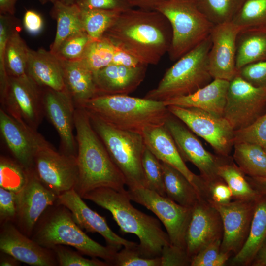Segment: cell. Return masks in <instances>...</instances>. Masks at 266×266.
I'll return each mask as SVG.
<instances>
[{
    "instance_id": "obj_1",
    "label": "cell",
    "mask_w": 266,
    "mask_h": 266,
    "mask_svg": "<svg viewBox=\"0 0 266 266\" xmlns=\"http://www.w3.org/2000/svg\"><path fill=\"white\" fill-rule=\"evenodd\" d=\"M172 36L170 24L162 13L133 8L122 12L103 35L147 66L157 64L168 52Z\"/></svg>"
},
{
    "instance_id": "obj_2",
    "label": "cell",
    "mask_w": 266,
    "mask_h": 266,
    "mask_svg": "<svg viewBox=\"0 0 266 266\" xmlns=\"http://www.w3.org/2000/svg\"><path fill=\"white\" fill-rule=\"evenodd\" d=\"M74 127L77 147L78 179L74 189L81 198L95 189L126 191L124 177L93 129L86 111L75 107Z\"/></svg>"
},
{
    "instance_id": "obj_3",
    "label": "cell",
    "mask_w": 266,
    "mask_h": 266,
    "mask_svg": "<svg viewBox=\"0 0 266 266\" xmlns=\"http://www.w3.org/2000/svg\"><path fill=\"white\" fill-rule=\"evenodd\" d=\"M126 191L101 187L87 193L82 198L108 210L122 232L136 235L139 240L137 248L143 257H160L163 247L170 244L167 233L157 219L133 207Z\"/></svg>"
},
{
    "instance_id": "obj_4",
    "label": "cell",
    "mask_w": 266,
    "mask_h": 266,
    "mask_svg": "<svg viewBox=\"0 0 266 266\" xmlns=\"http://www.w3.org/2000/svg\"><path fill=\"white\" fill-rule=\"evenodd\" d=\"M76 107L114 127L141 134L146 127L164 125L170 114L163 101L128 95L96 96Z\"/></svg>"
},
{
    "instance_id": "obj_5",
    "label": "cell",
    "mask_w": 266,
    "mask_h": 266,
    "mask_svg": "<svg viewBox=\"0 0 266 266\" xmlns=\"http://www.w3.org/2000/svg\"><path fill=\"white\" fill-rule=\"evenodd\" d=\"M30 237L48 249L59 245L73 247L81 254L100 258L110 266L117 252L90 238L75 223L69 210L56 203L43 213Z\"/></svg>"
},
{
    "instance_id": "obj_6",
    "label": "cell",
    "mask_w": 266,
    "mask_h": 266,
    "mask_svg": "<svg viewBox=\"0 0 266 266\" xmlns=\"http://www.w3.org/2000/svg\"><path fill=\"white\" fill-rule=\"evenodd\" d=\"M210 35L189 51L165 72L157 86L144 98L164 101L191 94L209 83L212 78L209 68Z\"/></svg>"
},
{
    "instance_id": "obj_7",
    "label": "cell",
    "mask_w": 266,
    "mask_h": 266,
    "mask_svg": "<svg viewBox=\"0 0 266 266\" xmlns=\"http://www.w3.org/2000/svg\"><path fill=\"white\" fill-rule=\"evenodd\" d=\"M86 112L93 129L123 175L128 189L146 188L142 165L145 144L142 134L119 129Z\"/></svg>"
},
{
    "instance_id": "obj_8",
    "label": "cell",
    "mask_w": 266,
    "mask_h": 266,
    "mask_svg": "<svg viewBox=\"0 0 266 266\" xmlns=\"http://www.w3.org/2000/svg\"><path fill=\"white\" fill-rule=\"evenodd\" d=\"M155 10L170 24L172 36L168 53L173 61L207 38L214 25L200 10L196 0H164Z\"/></svg>"
},
{
    "instance_id": "obj_9",
    "label": "cell",
    "mask_w": 266,
    "mask_h": 266,
    "mask_svg": "<svg viewBox=\"0 0 266 266\" xmlns=\"http://www.w3.org/2000/svg\"><path fill=\"white\" fill-rule=\"evenodd\" d=\"M126 193L131 200L157 216L164 225L171 245L185 249V235L192 208L182 206L146 188L128 189Z\"/></svg>"
},
{
    "instance_id": "obj_10",
    "label": "cell",
    "mask_w": 266,
    "mask_h": 266,
    "mask_svg": "<svg viewBox=\"0 0 266 266\" xmlns=\"http://www.w3.org/2000/svg\"><path fill=\"white\" fill-rule=\"evenodd\" d=\"M0 102L1 107L9 115L37 131L45 115L42 88L29 75L8 77Z\"/></svg>"
},
{
    "instance_id": "obj_11",
    "label": "cell",
    "mask_w": 266,
    "mask_h": 266,
    "mask_svg": "<svg viewBox=\"0 0 266 266\" xmlns=\"http://www.w3.org/2000/svg\"><path fill=\"white\" fill-rule=\"evenodd\" d=\"M169 112L201 137L221 156H229L234 144V130L224 117L195 107L167 106Z\"/></svg>"
},
{
    "instance_id": "obj_12",
    "label": "cell",
    "mask_w": 266,
    "mask_h": 266,
    "mask_svg": "<svg viewBox=\"0 0 266 266\" xmlns=\"http://www.w3.org/2000/svg\"><path fill=\"white\" fill-rule=\"evenodd\" d=\"M266 106V89L255 86L238 73L230 81L223 117L234 131L252 124Z\"/></svg>"
},
{
    "instance_id": "obj_13",
    "label": "cell",
    "mask_w": 266,
    "mask_h": 266,
    "mask_svg": "<svg viewBox=\"0 0 266 266\" xmlns=\"http://www.w3.org/2000/svg\"><path fill=\"white\" fill-rule=\"evenodd\" d=\"M33 169L40 181L58 196L74 188L78 179L76 157L58 152L51 145L37 152Z\"/></svg>"
},
{
    "instance_id": "obj_14",
    "label": "cell",
    "mask_w": 266,
    "mask_h": 266,
    "mask_svg": "<svg viewBox=\"0 0 266 266\" xmlns=\"http://www.w3.org/2000/svg\"><path fill=\"white\" fill-rule=\"evenodd\" d=\"M185 162L195 165L207 184L221 177L218 169L224 156H215L206 150L201 143L177 118L171 113L165 124Z\"/></svg>"
},
{
    "instance_id": "obj_15",
    "label": "cell",
    "mask_w": 266,
    "mask_h": 266,
    "mask_svg": "<svg viewBox=\"0 0 266 266\" xmlns=\"http://www.w3.org/2000/svg\"><path fill=\"white\" fill-rule=\"evenodd\" d=\"M255 201L234 200L227 203L209 201L217 210L222 219V252L233 257L243 247L248 236Z\"/></svg>"
},
{
    "instance_id": "obj_16",
    "label": "cell",
    "mask_w": 266,
    "mask_h": 266,
    "mask_svg": "<svg viewBox=\"0 0 266 266\" xmlns=\"http://www.w3.org/2000/svg\"><path fill=\"white\" fill-rule=\"evenodd\" d=\"M2 138L15 159L27 170L33 169L34 158L43 148L50 145L37 131L0 109Z\"/></svg>"
},
{
    "instance_id": "obj_17",
    "label": "cell",
    "mask_w": 266,
    "mask_h": 266,
    "mask_svg": "<svg viewBox=\"0 0 266 266\" xmlns=\"http://www.w3.org/2000/svg\"><path fill=\"white\" fill-rule=\"evenodd\" d=\"M42 88L45 115L56 130L60 138V152L76 157L77 147L73 134L75 106L66 91Z\"/></svg>"
},
{
    "instance_id": "obj_18",
    "label": "cell",
    "mask_w": 266,
    "mask_h": 266,
    "mask_svg": "<svg viewBox=\"0 0 266 266\" xmlns=\"http://www.w3.org/2000/svg\"><path fill=\"white\" fill-rule=\"evenodd\" d=\"M17 194V211L14 224L31 237L33 228L45 210L54 204L58 195L39 179L33 169L29 170L27 183Z\"/></svg>"
},
{
    "instance_id": "obj_19",
    "label": "cell",
    "mask_w": 266,
    "mask_h": 266,
    "mask_svg": "<svg viewBox=\"0 0 266 266\" xmlns=\"http://www.w3.org/2000/svg\"><path fill=\"white\" fill-rule=\"evenodd\" d=\"M240 29L233 22L214 25L210 36L209 68L214 79L228 81L238 73L236 67V39Z\"/></svg>"
},
{
    "instance_id": "obj_20",
    "label": "cell",
    "mask_w": 266,
    "mask_h": 266,
    "mask_svg": "<svg viewBox=\"0 0 266 266\" xmlns=\"http://www.w3.org/2000/svg\"><path fill=\"white\" fill-rule=\"evenodd\" d=\"M145 146L160 161L171 166L192 183L201 199H208V184L200 175L187 166L176 144L165 125L150 126L142 133Z\"/></svg>"
},
{
    "instance_id": "obj_21",
    "label": "cell",
    "mask_w": 266,
    "mask_h": 266,
    "mask_svg": "<svg viewBox=\"0 0 266 266\" xmlns=\"http://www.w3.org/2000/svg\"><path fill=\"white\" fill-rule=\"evenodd\" d=\"M74 188L58 196L56 203L66 207L71 212L77 225L87 232L97 233L105 239L107 245L116 251L123 247H135L138 244L124 239L108 226L105 218L92 210L82 200Z\"/></svg>"
},
{
    "instance_id": "obj_22",
    "label": "cell",
    "mask_w": 266,
    "mask_h": 266,
    "mask_svg": "<svg viewBox=\"0 0 266 266\" xmlns=\"http://www.w3.org/2000/svg\"><path fill=\"white\" fill-rule=\"evenodd\" d=\"M223 228L220 215L207 200L200 199L192 208L185 235V249L191 259L202 248L222 239Z\"/></svg>"
},
{
    "instance_id": "obj_23",
    "label": "cell",
    "mask_w": 266,
    "mask_h": 266,
    "mask_svg": "<svg viewBox=\"0 0 266 266\" xmlns=\"http://www.w3.org/2000/svg\"><path fill=\"white\" fill-rule=\"evenodd\" d=\"M0 225V251L31 266H58L53 249L39 245L23 233L13 222H7Z\"/></svg>"
},
{
    "instance_id": "obj_24",
    "label": "cell",
    "mask_w": 266,
    "mask_h": 266,
    "mask_svg": "<svg viewBox=\"0 0 266 266\" xmlns=\"http://www.w3.org/2000/svg\"><path fill=\"white\" fill-rule=\"evenodd\" d=\"M147 65L129 67L109 65L93 72L97 96L129 95L144 80Z\"/></svg>"
},
{
    "instance_id": "obj_25",
    "label": "cell",
    "mask_w": 266,
    "mask_h": 266,
    "mask_svg": "<svg viewBox=\"0 0 266 266\" xmlns=\"http://www.w3.org/2000/svg\"><path fill=\"white\" fill-rule=\"evenodd\" d=\"M229 81L214 79L194 93L172 98L163 102L166 106L197 108L223 117Z\"/></svg>"
},
{
    "instance_id": "obj_26",
    "label": "cell",
    "mask_w": 266,
    "mask_h": 266,
    "mask_svg": "<svg viewBox=\"0 0 266 266\" xmlns=\"http://www.w3.org/2000/svg\"><path fill=\"white\" fill-rule=\"evenodd\" d=\"M27 74L41 87L66 90L61 61L50 51L29 49Z\"/></svg>"
},
{
    "instance_id": "obj_27",
    "label": "cell",
    "mask_w": 266,
    "mask_h": 266,
    "mask_svg": "<svg viewBox=\"0 0 266 266\" xmlns=\"http://www.w3.org/2000/svg\"><path fill=\"white\" fill-rule=\"evenodd\" d=\"M60 60L63 68L65 88L75 106L81 105L97 96L93 72L80 60Z\"/></svg>"
},
{
    "instance_id": "obj_28",
    "label": "cell",
    "mask_w": 266,
    "mask_h": 266,
    "mask_svg": "<svg viewBox=\"0 0 266 266\" xmlns=\"http://www.w3.org/2000/svg\"><path fill=\"white\" fill-rule=\"evenodd\" d=\"M266 239V194H260L255 205L248 238L240 251L230 259L233 266H250L258 250Z\"/></svg>"
},
{
    "instance_id": "obj_29",
    "label": "cell",
    "mask_w": 266,
    "mask_h": 266,
    "mask_svg": "<svg viewBox=\"0 0 266 266\" xmlns=\"http://www.w3.org/2000/svg\"><path fill=\"white\" fill-rule=\"evenodd\" d=\"M53 5L51 15L56 20L57 29L49 51L55 54L65 40L84 30L81 19V10L76 4L66 5L55 2Z\"/></svg>"
},
{
    "instance_id": "obj_30",
    "label": "cell",
    "mask_w": 266,
    "mask_h": 266,
    "mask_svg": "<svg viewBox=\"0 0 266 266\" xmlns=\"http://www.w3.org/2000/svg\"><path fill=\"white\" fill-rule=\"evenodd\" d=\"M266 59V28L239 31L236 39V67Z\"/></svg>"
},
{
    "instance_id": "obj_31",
    "label": "cell",
    "mask_w": 266,
    "mask_h": 266,
    "mask_svg": "<svg viewBox=\"0 0 266 266\" xmlns=\"http://www.w3.org/2000/svg\"><path fill=\"white\" fill-rule=\"evenodd\" d=\"M160 162L166 196L182 206L192 208L201 199L196 189L179 171Z\"/></svg>"
},
{
    "instance_id": "obj_32",
    "label": "cell",
    "mask_w": 266,
    "mask_h": 266,
    "mask_svg": "<svg viewBox=\"0 0 266 266\" xmlns=\"http://www.w3.org/2000/svg\"><path fill=\"white\" fill-rule=\"evenodd\" d=\"M233 159L248 176L266 178V151L260 146L248 142L235 143Z\"/></svg>"
},
{
    "instance_id": "obj_33",
    "label": "cell",
    "mask_w": 266,
    "mask_h": 266,
    "mask_svg": "<svg viewBox=\"0 0 266 266\" xmlns=\"http://www.w3.org/2000/svg\"><path fill=\"white\" fill-rule=\"evenodd\" d=\"M218 174L230 187L234 200H255L260 194L229 156L224 157L218 167Z\"/></svg>"
},
{
    "instance_id": "obj_34",
    "label": "cell",
    "mask_w": 266,
    "mask_h": 266,
    "mask_svg": "<svg viewBox=\"0 0 266 266\" xmlns=\"http://www.w3.org/2000/svg\"><path fill=\"white\" fill-rule=\"evenodd\" d=\"M81 10L84 30L93 40L101 38L122 12L95 8Z\"/></svg>"
},
{
    "instance_id": "obj_35",
    "label": "cell",
    "mask_w": 266,
    "mask_h": 266,
    "mask_svg": "<svg viewBox=\"0 0 266 266\" xmlns=\"http://www.w3.org/2000/svg\"><path fill=\"white\" fill-rule=\"evenodd\" d=\"M246 0H196L200 10L214 25L232 22Z\"/></svg>"
},
{
    "instance_id": "obj_36",
    "label": "cell",
    "mask_w": 266,
    "mask_h": 266,
    "mask_svg": "<svg viewBox=\"0 0 266 266\" xmlns=\"http://www.w3.org/2000/svg\"><path fill=\"white\" fill-rule=\"evenodd\" d=\"M116 45L108 38L92 40L80 60L92 72L111 64Z\"/></svg>"
},
{
    "instance_id": "obj_37",
    "label": "cell",
    "mask_w": 266,
    "mask_h": 266,
    "mask_svg": "<svg viewBox=\"0 0 266 266\" xmlns=\"http://www.w3.org/2000/svg\"><path fill=\"white\" fill-rule=\"evenodd\" d=\"M232 22L240 30L266 28V0H246Z\"/></svg>"
},
{
    "instance_id": "obj_38",
    "label": "cell",
    "mask_w": 266,
    "mask_h": 266,
    "mask_svg": "<svg viewBox=\"0 0 266 266\" xmlns=\"http://www.w3.org/2000/svg\"><path fill=\"white\" fill-rule=\"evenodd\" d=\"M29 170L16 160L3 155L0 158V187L17 193L27 182Z\"/></svg>"
},
{
    "instance_id": "obj_39",
    "label": "cell",
    "mask_w": 266,
    "mask_h": 266,
    "mask_svg": "<svg viewBox=\"0 0 266 266\" xmlns=\"http://www.w3.org/2000/svg\"><path fill=\"white\" fill-rule=\"evenodd\" d=\"M142 165L146 181V188L166 196L160 161L145 146Z\"/></svg>"
},
{
    "instance_id": "obj_40",
    "label": "cell",
    "mask_w": 266,
    "mask_h": 266,
    "mask_svg": "<svg viewBox=\"0 0 266 266\" xmlns=\"http://www.w3.org/2000/svg\"><path fill=\"white\" fill-rule=\"evenodd\" d=\"M92 40L85 31L79 32L65 40L55 55L62 60H79Z\"/></svg>"
},
{
    "instance_id": "obj_41",
    "label": "cell",
    "mask_w": 266,
    "mask_h": 266,
    "mask_svg": "<svg viewBox=\"0 0 266 266\" xmlns=\"http://www.w3.org/2000/svg\"><path fill=\"white\" fill-rule=\"evenodd\" d=\"M238 142L256 144L266 151V113L249 126L234 131V144Z\"/></svg>"
},
{
    "instance_id": "obj_42",
    "label": "cell",
    "mask_w": 266,
    "mask_h": 266,
    "mask_svg": "<svg viewBox=\"0 0 266 266\" xmlns=\"http://www.w3.org/2000/svg\"><path fill=\"white\" fill-rule=\"evenodd\" d=\"M60 266H110L107 262L95 257L88 259L83 257L80 252H75L62 245L56 246L53 249Z\"/></svg>"
},
{
    "instance_id": "obj_43",
    "label": "cell",
    "mask_w": 266,
    "mask_h": 266,
    "mask_svg": "<svg viewBox=\"0 0 266 266\" xmlns=\"http://www.w3.org/2000/svg\"><path fill=\"white\" fill-rule=\"evenodd\" d=\"M123 247L115 254L112 266H161L160 257H143L137 248Z\"/></svg>"
},
{
    "instance_id": "obj_44",
    "label": "cell",
    "mask_w": 266,
    "mask_h": 266,
    "mask_svg": "<svg viewBox=\"0 0 266 266\" xmlns=\"http://www.w3.org/2000/svg\"><path fill=\"white\" fill-rule=\"evenodd\" d=\"M160 259L161 266H191L192 261L185 249L171 244L163 247Z\"/></svg>"
},
{
    "instance_id": "obj_45",
    "label": "cell",
    "mask_w": 266,
    "mask_h": 266,
    "mask_svg": "<svg viewBox=\"0 0 266 266\" xmlns=\"http://www.w3.org/2000/svg\"><path fill=\"white\" fill-rule=\"evenodd\" d=\"M238 74L253 85L266 89V59L243 66Z\"/></svg>"
},
{
    "instance_id": "obj_46",
    "label": "cell",
    "mask_w": 266,
    "mask_h": 266,
    "mask_svg": "<svg viewBox=\"0 0 266 266\" xmlns=\"http://www.w3.org/2000/svg\"><path fill=\"white\" fill-rule=\"evenodd\" d=\"M17 211V194L0 187V224L11 222L14 223Z\"/></svg>"
},
{
    "instance_id": "obj_47",
    "label": "cell",
    "mask_w": 266,
    "mask_h": 266,
    "mask_svg": "<svg viewBox=\"0 0 266 266\" xmlns=\"http://www.w3.org/2000/svg\"><path fill=\"white\" fill-rule=\"evenodd\" d=\"M222 239L210 243L192 258L191 266H212L221 252Z\"/></svg>"
},
{
    "instance_id": "obj_48",
    "label": "cell",
    "mask_w": 266,
    "mask_h": 266,
    "mask_svg": "<svg viewBox=\"0 0 266 266\" xmlns=\"http://www.w3.org/2000/svg\"><path fill=\"white\" fill-rule=\"evenodd\" d=\"M75 4L81 9L95 8L124 12L133 8L127 0H77Z\"/></svg>"
},
{
    "instance_id": "obj_49",
    "label": "cell",
    "mask_w": 266,
    "mask_h": 266,
    "mask_svg": "<svg viewBox=\"0 0 266 266\" xmlns=\"http://www.w3.org/2000/svg\"><path fill=\"white\" fill-rule=\"evenodd\" d=\"M208 201L227 203L233 199L231 190L221 178L208 183Z\"/></svg>"
},
{
    "instance_id": "obj_50",
    "label": "cell",
    "mask_w": 266,
    "mask_h": 266,
    "mask_svg": "<svg viewBox=\"0 0 266 266\" xmlns=\"http://www.w3.org/2000/svg\"><path fill=\"white\" fill-rule=\"evenodd\" d=\"M25 30L31 34L36 35L42 31L43 20L41 15L33 10H27L23 17Z\"/></svg>"
},
{
    "instance_id": "obj_51",
    "label": "cell",
    "mask_w": 266,
    "mask_h": 266,
    "mask_svg": "<svg viewBox=\"0 0 266 266\" xmlns=\"http://www.w3.org/2000/svg\"><path fill=\"white\" fill-rule=\"evenodd\" d=\"M115 45L116 47L111 64L129 67H135L144 65L127 51L116 45Z\"/></svg>"
},
{
    "instance_id": "obj_52",
    "label": "cell",
    "mask_w": 266,
    "mask_h": 266,
    "mask_svg": "<svg viewBox=\"0 0 266 266\" xmlns=\"http://www.w3.org/2000/svg\"><path fill=\"white\" fill-rule=\"evenodd\" d=\"M132 8L144 10H155L164 0H127Z\"/></svg>"
},
{
    "instance_id": "obj_53",
    "label": "cell",
    "mask_w": 266,
    "mask_h": 266,
    "mask_svg": "<svg viewBox=\"0 0 266 266\" xmlns=\"http://www.w3.org/2000/svg\"><path fill=\"white\" fill-rule=\"evenodd\" d=\"M250 266H266V239L258 250Z\"/></svg>"
},
{
    "instance_id": "obj_54",
    "label": "cell",
    "mask_w": 266,
    "mask_h": 266,
    "mask_svg": "<svg viewBox=\"0 0 266 266\" xmlns=\"http://www.w3.org/2000/svg\"><path fill=\"white\" fill-rule=\"evenodd\" d=\"M18 0H0V14L14 15Z\"/></svg>"
},
{
    "instance_id": "obj_55",
    "label": "cell",
    "mask_w": 266,
    "mask_h": 266,
    "mask_svg": "<svg viewBox=\"0 0 266 266\" xmlns=\"http://www.w3.org/2000/svg\"><path fill=\"white\" fill-rule=\"evenodd\" d=\"M252 187L259 193L266 194V178H254L246 176Z\"/></svg>"
},
{
    "instance_id": "obj_56",
    "label": "cell",
    "mask_w": 266,
    "mask_h": 266,
    "mask_svg": "<svg viewBox=\"0 0 266 266\" xmlns=\"http://www.w3.org/2000/svg\"><path fill=\"white\" fill-rule=\"evenodd\" d=\"M20 261L11 255L0 251V266H20Z\"/></svg>"
},
{
    "instance_id": "obj_57",
    "label": "cell",
    "mask_w": 266,
    "mask_h": 266,
    "mask_svg": "<svg viewBox=\"0 0 266 266\" xmlns=\"http://www.w3.org/2000/svg\"><path fill=\"white\" fill-rule=\"evenodd\" d=\"M48 1L52 3L55 2H60L66 5H71L75 4L77 0H48Z\"/></svg>"
},
{
    "instance_id": "obj_58",
    "label": "cell",
    "mask_w": 266,
    "mask_h": 266,
    "mask_svg": "<svg viewBox=\"0 0 266 266\" xmlns=\"http://www.w3.org/2000/svg\"><path fill=\"white\" fill-rule=\"evenodd\" d=\"M42 4H44L48 2V0H38Z\"/></svg>"
}]
</instances>
